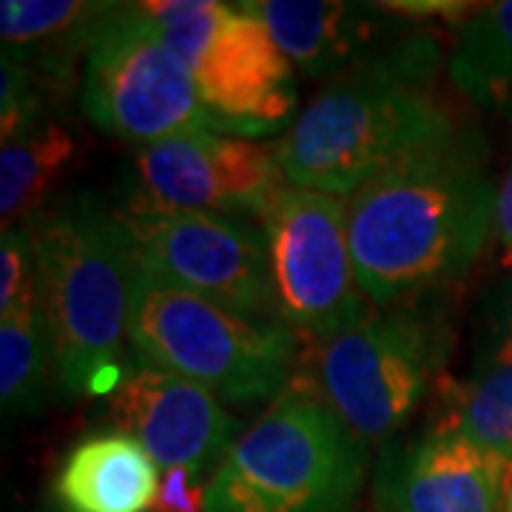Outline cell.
I'll return each instance as SVG.
<instances>
[{
  "mask_svg": "<svg viewBox=\"0 0 512 512\" xmlns=\"http://www.w3.org/2000/svg\"><path fill=\"white\" fill-rule=\"evenodd\" d=\"M493 211V180L478 134L453 128L404 154L350 194L359 288L387 305L456 279L481 254Z\"/></svg>",
  "mask_w": 512,
  "mask_h": 512,
  "instance_id": "obj_1",
  "label": "cell"
},
{
  "mask_svg": "<svg viewBox=\"0 0 512 512\" xmlns=\"http://www.w3.org/2000/svg\"><path fill=\"white\" fill-rule=\"evenodd\" d=\"M379 493L384 512H510L512 461L439 427L384 467Z\"/></svg>",
  "mask_w": 512,
  "mask_h": 512,
  "instance_id": "obj_13",
  "label": "cell"
},
{
  "mask_svg": "<svg viewBox=\"0 0 512 512\" xmlns=\"http://www.w3.org/2000/svg\"><path fill=\"white\" fill-rule=\"evenodd\" d=\"M382 12H393V15H416V18H427V15H456L464 12L467 6L464 3H379Z\"/></svg>",
  "mask_w": 512,
  "mask_h": 512,
  "instance_id": "obj_26",
  "label": "cell"
},
{
  "mask_svg": "<svg viewBox=\"0 0 512 512\" xmlns=\"http://www.w3.org/2000/svg\"><path fill=\"white\" fill-rule=\"evenodd\" d=\"M365 461L362 439L328 402L291 390L222 458L205 512H348Z\"/></svg>",
  "mask_w": 512,
  "mask_h": 512,
  "instance_id": "obj_4",
  "label": "cell"
},
{
  "mask_svg": "<svg viewBox=\"0 0 512 512\" xmlns=\"http://www.w3.org/2000/svg\"><path fill=\"white\" fill-rule=\"evenodd\" d=\"M512 367V274L487 302V319L481 328L476 370Z\"/></svg>",
  "mask_w": 512,
  "mask_h": 512,
  "instance_id": "obj_23",
  "label": "cell"
},
{
  "mask_svg": "<svg viewBox=\"0 0 512 512\" xmlns=\"http://www.w3.org/2000/svg\"><path fill=\"white\" fill-rule=\"evenodd\" d=\"M52 336L40 302L0 319V404L6 416L32 413L46 387Z\"/></svg>",
  "mask_w": 512,
  "mask_h": 512,
  "instance_id": "obj_18",
  "label": "cell"
},
{
  "mask_svg": "<svg viewBox=\"0 0 512 512\" xmlns=\"http://www.w3.org/2000/svg\"><path fill=\"white\" fill-rule=\"evenodd\" d=\"M128 342L140 362L237 404L276 396L296 356V339L282 319L237 311L140 268Z\"/></svg>",
  "mask_w": 512,
  "mask_h": 512,
  "instance_id": "obj_5",
  "label": "cell"
},
{
  "mask_svg": "<svg viewBox=\"0 0 512 512\" xmlns=\"http://www.w3.org/2000/svg\"><path fill=\"white\" fill-rule=\"evenodd\" d=\"M447 72L473 106L512 123V0L487 3L470 15Z\"/></svg>",
  "mask_w": 512,
  "mask_h": 512,
  "instance_id": "obj_16",
  "label": "cell"
},
{
  "mask_svg": "<svg viewBox=\"0 0 512 512\" xmlns=\"http://www.w3.org/2000/svg\"><path fill=\"white\" fill-rule=\"evenodd\" d=\"M80 106L100 131L137 146L194 128L225 134L140 3H106L92 20Z\"/></svg>",
  "mask_w": 512,
  "mask_h": 512,
  "instance_id": "obj_7",
  "label": "cell"
},
{
  "mask_svg": "<svg viewBox=\"0 0 512 512\" xmlns=\"http://www.w3.org/2000/svg\"><path fill=\"white\" fill-rule=\"evenodd\" d=\"M493 231L498 242V259L504 268H512V168L507 177L501 180L495 191V211H493Z\"/></svg>",
  "mask_w": 512,
  "mask_h": 512,
  "instance_id": "obj_25",
  "label": "cell"
},
{
  "mask_svg": "<svg viewBox=\"0 0 512 512\" xmlns=\"http://www.w3.org/2000/svg\"><path fill=\"white\" fill-rule=\"evenodd\" d=\"M74 160V140L63 126H37L0 151V217L3 228L35 217L40 202Z\"/></svg>",
  "mask_w": 512,
  "mask_h": 512,
  "instance_id": "obj_17",
  "label": "cell"
},
{
  "mask_svg": "<svg viewBox=\"0 0 512 512\" xmlns=\"http://www.w3.org/2000/svg\"><path fill=\"white\" fill-rule=\"evenodd\" d=\"M52 367L69 393H114L131 319L137 262L128 234L92 194L72 197L29 225Z\"/></svg>",
  "mask_w": 512,
  "mask_h": 512,
  "instance_id": "obj_3",
  "label": "cell"
},
{
  "mask_svg": "<svg viewBox=\"0 0 512 512\" xmlns=\"http://www.w3.org/2000/svg\"><path fill=\"white\" fill-rule=\"evenodd\" d=\"M40 302L35 242L26 225L3 228L0 242V316Z\"/></svg>",
  "mask_w": 512,
  "mask_h": 512,
  "instance_id": "obj_21",
  "label": "cell"
},
{
  "mask_svg": "<svg viewBox=\"0 0 512 512\" xmlns=\"http://www.w3.org/2000/svg\"><path fill=\"white\" fill-rule=\"evenodd\" d=\"M248 12L265 23L274 43L299 72L311 77L342 74L379 40L382 9L339 0H256Z\"/></svg>",
  "mask_w": 512,
  "mask_h": 512,
  "instance_id": "obj_14",
  "label": "cell"
},
{
  "mask_svg": "<svg viewBox=\"0 0 512 512\" xmlns=\"http://www.w3.org/2000/svg\"><path fill=\"white\" fill-rule=\"evenodd\" d=\"M205 484L194 470H165L151 512H205Z\"/></svg>",
  "mask_w": 512,
  "mask_h": 512,
  "instance_id": "obj_24",
  "label": "cell"
},
{
  "mask_svg": "<svg viewBox=\"0 0 512 512\" xmlns=\"http://www.w3.org/2000/svg\"><path fill=\"white\" fill-rule=\"evenodd\" d=\"M441 427L512 461V367L476 370L453 396L450 416Z\"/></svg>",
  "mask_w": 512,
  "mask_h": 512,
  "instance_id": "obj_19",
  "label": "cell"
},
{
  "mask_svg": "<svg viewBox=\"0 0 512 512\" xmlns=\"http://www.w3.org/2000/svg\"><path fill=\"white\" fill-rule=\"evenodd\" d=\"M111 427L137 444L163 470H194L205 476L211 464L234 447L237 421L200 384L146 365L134 356L111 393Z\"/></svg>",
  "mask_w": 512,
  "mask_h": 512,
  "instance_id": "obj_12",
  "label": "cell"
},
{
  "mask_svg": "<svg viewBox=\"0 0 512 512\" xmlns=\"http://www.w3.org/2000/svg\"><path fill=\"white\" fill-rule=\"evenodd\" d=\"M140 271L237 311L279 319L268 242L251 222L194 211L123 208Z\"/></svg>",
  "mask_w": 512,
  "mask_h": 512,
  "instance_id": "obj_10",
  "label": "cell"
},
{
  "mask_svg": "<svg viewBox=\"0 0 512 512\" xmlns=\"http://www.w3.org/2000/svg\"><path fill=\"white\" fill-rule=\"evenodd\" d=\"M43 111L35 72L12 55H3L0 63V134L3 146L15 143L23 134L37 128V117Z\"/></svg>",
  "mask_w": 512,
  "mask_h": 512,
  "instance_id": "obj_22",
  "label": "cell"
},
{
  "mask_svg": "<svg viewBox=\"0 0 512 512\" xmlns=\"http://www.w3.org/2000/svg\"><path fill=\"white\" fill-rule=\"evenodd\" d=\"M510 512H512V495H510Z\"/></svg>",
  "mask_w": 512,
  "mask_h": 512,
  "instance_id": "obj_27",
  "label": "cell"
},
{
  "mask_svg": "<svg viewBox=\"0 0 512 512\" xmlns=\"http://www.w3.org/2000/svg\"><path fill=\"white\" fill-rule=\"evenodd\" d=\"M103 6L77 3V0H3L0 35H3L6 49L12 46L18 52L43 40L83 32L103 12Z\"/></svg>",
  "mask_w": 512,
  "mask_h": 512,
  "instance_id": "obj_20",
  "label": "cell"
},
{
  "mask_svg": "<svg viewBox=\"0 0 512 512\" xmlns=\"http://www.w3.org/2000/svg\"><path fill=\"white\" fill-rule=\"evenodd\" d=\"M441 359V330L419 313L362 316L319 350V384L362 441H382L416 413Z\"/></svg>",
  "mask_w": 512,
  "mask_h": 512,
  "instance_id": "obj_8",
  "label": "cell"
},
{
  "mask_svg": "<svg viewBox=\"0 0 512 512\" xmlns=\"http://www.w3.org/2000/svg\"><path fill=\"white\" fill-rule=\"evenodd\" d=\"M441 46L407 35L336 74L274 146L293 188L353 194L404 154L450 134L439 89Z\"/></svg>",
  "mask_w": 512,
  "mask_h": 512,
  "instance_id": "obj_2",
  "label": "cell"
},
{
  "mask_svg": "<svg viewBox=\"0 0 512 512\" xmlns=\"http://www.w3.org/2000/svg\"><path fill=\"white\" fill-rule=\"evenodd\" d=\"M228 137L279 131L296 109V66L245 3L148 0L140 3Z\"/></svg>",
  "mask_w": 512,
  "mask_h": 512,
  "instance_id": "obj_6",
  "label": "cell"
},
{
  "mask_svg": "<svg viewBox=\"0 0 512 512\" xmlns=\"http://www.w3.org/2000/svg\"><path fill=\"white\" fill-rule=\"evenodd\" d=\"M160 467L143 444L123 433L83 439L63 461L55 495L63 512H151Z\"/></svg>",
  "mask_w": 512,
  "mask_h": 512,
  "instance_id": "obj_15",
  "label": "cell"
},
{
  "mask_svg": "<svg viewBox=\"0 0 512 512\" xmlns=\"http://www.w3.org/2000/svg\"><path fill=\"white\" fill-rule=\"evenodd\" d=\"M282 180L274 148L194 128L134 154L126 208L262 217Z\"/></svg>",
  "mask_w": 512,
  "mask_h": 512,
  "instance_id": "obj_11",
  "label": "cell"
},
{
  "mask_svg": "<svg viewBox=\"0 0 512 512\" xmlns=\"http://www.w3.org/2000/svg\"><path fill=\"white\" fill-rule=\"evenodd\" d=\"M259 220L285 325L328 342L365 316L345 202L322 191L282 188Z\"/></svg>",
  "mask_w": 512,
  "mask_h": 512,
  "instance_id": "obj_9",
  "label": "cell"
}]
</instances>
